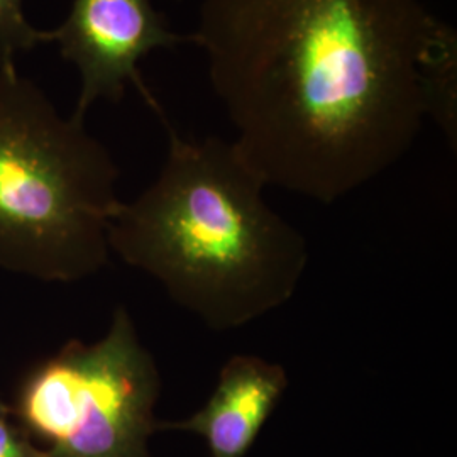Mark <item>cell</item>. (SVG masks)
Masks as SVG:
<instances>
[{
    "label": "cell",
    "mask_w": 457,
    "mask_h": 457,
    "mask_svg": "<svg viewBox=\"0 0 457 457\" xmlns=\"http://www.w3.org/2000/svg\"><path fill=\"white\" fill-rule=\"evenodd\" d=\"M190 41L266 187L330 205L427 119L456 149L457 34L424 0H202Z\"/></svg>",
    "instance_id": "6da1fadb"
},
{
    "label": "cell",
    "mask_w": 457,
    "mask_h": 457,
    "mask_svg": "<svg viewBox=\"0 0 457 457\" xmlns=\"http://www.w3.org/2000/svg\"><path fill=\"white\" fill-rule=\"evenodd\" d=\"M168 132L156 180L124 204L109 247L154 278L213 332L237 330L287 305L309 264L303 234L264 200V181L234 143Z\"/></svg>",
    "instance_id": "7a4b0ae2"
},
{
    "label": "cell",
    "mask_w": 457,
    "mask_h": 457,
    "mask_svg": "<svg viewBox=\"0 0 457 457\" xmlns=\"http://www.w3.org/2000/svg\"><path fill=\"white\" fill-rule=\"evenodd\" d=\"M119 170L83 119L0 70V268L49 283L97 275L120 212Z\"/></svg>",
    "instance_id": "3957f363"
},
{
    "label": "cell",
    "mask_w": 457,
    "mask_h": 457,
    "mask_svg": "<svg viewBox=\"0 0 457 457\" xmlns=\"http://www.w3.org/2000/svg\"><path fill=\"white\" fill-rule=\"evenodd\" d=\"M160 393L158 364L120 305L100 341H70L34 370L12 415L46 457H151Z\"/></svg>",
    "instance_id": "277c9868"
},
{
    "label": "cell",
    "mask_w": 457,
    "mask_h": 457,
    "mask_svg": "<svg viewBox=\"0 0 457 457\" xmlns=\"http://www.w3.org/2000/svg\"><path fill=\"white\" fill-rule=\"evenodd\" d=\"M62 56L79 68L80 94L73 115L85 119L97 100L119 102L134 85L154 111L139 62L151 51L190 41L170 29L151 0H73L65 22L51 31Z\"/></svg>",
    "instance_id": "5b68a950"
},
{
    "label": "cell",
    "mask_w": 457,
    "mask_h": 457,
    "mask_svg": "<svg viewBox=\"0 0 457 457\" xmlns=\"http://www.w3.org/2000/svg\"><path fill=\"white\" fill-rule=\"evenodd\" d=\"M287 370L253 354L230 356L207 403L192 417L160 422L158 430L200 436L212 457H245L288 388Z\"/></svg>",
    "instance_id": "8992f818"
},
{
    "label": "cell",
    "mask_w": 457,
    "mask_h": 457,
    "mask_svg": "<svg viewBox=\"0 0 457 457\" xmlns=\"http://www.w3.org/2000/svg\"><path fill=\"white\" fill-rule=\"evenodd\" d=\"M53 41L51 31L33 28L22 11V0H0V70L16 68V56Z\"/></svg>",
    "instance_id": "52a82bcc"
},
{
    "label": "cell",
    "mask_w": 457,
    "mask_h": 457,
    "mask_svg": "<svg viewBox=\"0 0 457 457\" xmlns=\"http://www.w3.org/2000/svg\"><path fill=\"white\" fill-rule=\"evenodd\" d=\"M9 417L0 419V457H46L43 449L34 445L24 427L11 422Z\"/></svg>",
    "instance_id": "ba28073f"
},
{
    "label": "cell",
    "mask_w": 457,
    "mask_h": 457,
    "mask_svg": "<svg viewBox=\"0 0 457 457\" xmlns=\"http://www.w3.org/2000/svg\"><path fill=\"white\" fill-rule=\"evenodd\" d=\"M9 415H12V409L7 407V405L2 402V398H0V419H2V417H9Z\"/></svg>",
    "instance_id": "9c48e42d"
}]
</instances>
